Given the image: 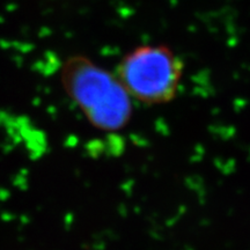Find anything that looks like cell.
<instances>
[{
  "instance_id": "cell-1",
  "label": "cell",
  "mask_w": 250,
  "mask_h": 250,
  "mask_svg": "<svg viewBox=\"0 0 250 250\" xmlns=\"http://www.w3.org/2000/svg\"><path fill=\"white\" fill-rule=\"evenodd\" d=\"M61 81L89 123L103 131H117L129 123L132 99L118 80L85 55L68 57L61 70Z\"/></svg>"
},
{
  "instance_id": "cell-2",
  "label": "cell",
  "mask_w": 250,
  "mask_h": 250,
  "mask_svg": "<svg viewBox=\"0 0 250 250\" xmlns=\"http://www.w3.org/2000/svg\"><path fill=\"white\" fill-rule=\"evenodd\" d=\"M183 72L182 57L169 45L144 44L122 57L115 74L131 99L155 105L175 99Z\"/></svg>"
}]
</instances>
